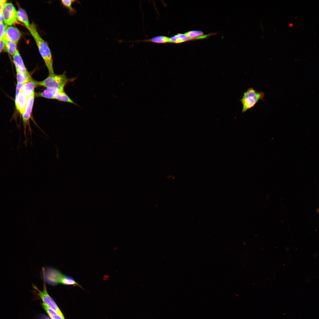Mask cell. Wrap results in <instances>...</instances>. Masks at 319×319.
<instances>
[{"label": "cell", "instance_id": "obj_1", "mask_svg": "<svg viewBox=\"0 0 319 319\" xmlns=\"http://www.w3.org/2000/svg\"><path fill=\"white\" fill-rule=\"evenodd\" d=\"M33 38L39 52L48 70L49 75L55 74L53 67L52 54L48 45L39 33L36 25L32 22L27 28Z\"/></svg>", "mask_w": 319, "mask_h": 319}, {"label": "cell", "instance_id": "obj_2", "mask_svg": "<svg viewBox=\"0 0 319 319\" xmlns=\"http://www.w3.org/2000/svg\"><path fill=\"white\" fill-rule=\"evenodd\" d=\"M264 92L257 91L253 87L249 88L243 93L240 100L242 106V113H245L253 108L260 100H264Z\"/></svg>", "mask_w": 319, "mask_h": 319}, {"label": "cell", "instance_id": "obj_3", "mask_svg": "<svg viewBox=\"0 0 319 319\" xmlns=\"http://www.w3.org/2000/svg\"><path fill=\"white\" fill-rule=\"evenodd\" d=\"M69 81V79L64 74H54L49 75L43 80L38 82V85L47 88L54 87L57 88L58 90L64 91V87Z\"/></svg>", "mask_w": 319, "mask_h": 319}, {"label": "cell", "instance_id": "obj_4", "mask_svg": "<svg viewBox=\"0 0 319 319\" xmlns=\"http://www.w3.org/2000/svg\"><path fill=\"white\" fill-rule=\"evenodd\" d=\"M44 280L43 284V289L42 291L40 290L35 285L33 284V288L36 294L43 301V303L48 307L55 311L59 315L63 318L65 319L63 314L60 310L57 304L48 293L46 282Z\"/></svg>", "mask_w": 319, "mask_h": 319}, {"label": "cell", "instance_id": "obj_5", "mask_svg": "<svg viewBox=\"0 0 319 319\" xmlns=\"http://www.w3.org/2000/svg\"><path fill=\"white\" fill-rule=\"evenodd\" d=\"M42 273L43 280L52 285L60 284L64 274L58 270L50 267H43Z\"/></svg>", "mask_w": 319, "mask_h": 319}, {"label": "cell", "instance_id": "obj_6", "mask_svg": "<svg viewBox=\"0 0 319 319\" xmlns=\"http://www.w3.org/2000/svg\"><path fill=\"white\" fill-rule=\"evenodd\" d=\"M35 94L33 93L28 97L27 102L24 113L22 115L24 126V133L25 137V144H27L26 128L28 125L30 134H31V130L29 125V119L33 107Z\"/></svg>", "mask_w": 319, "mask_h": 319}, {"label": "cell", "instance_id": "obj_7", "mask_svg": "<svg viewBox=\"0 0 319 319\" xmlns=\"http://www.w3.org/2000/svg\"><path fill=\"white\" fill-rule=\"evenodd\" d=\"M3 20L6 25H11L16 21L17 11L11 3H6L3 9Z\"/></svg>", "mask_w": 319, "mask_h": 319}, {"label": "cell", "instance_id": "obj_8", "mask_svg": "<svg viewBox=\"0 0 319 319\" xmlns=\"http://www.w3.org/2000/svg\"><path fill=\"white\" fill-rule=\"evenodd\" d=\"M28 97L27 95L20 91L15 97V104L17 110L22 115L24 113L27 105Z\"/></svg>", "mask_w": 319, "mask_h": 319}, {"label": "cell", "instance_id": "obj_9", "mask_svg": "<svg viewBox=\"0 0 319 319\" xmlns=\"http://www.w3.org/2000/svg\"><path fill=\"white\" fill-rule=\"evenodd\" d=\"M4 37L17 44L20 38L21 34L16 27L6 25Z\"/></svg>", "mask_w": 319, "mask_h": 319}, {"label": "cell", "instance_id": "obj_10", "mask_svg": "<svg viewBox=\"0 0 319 319\" xmlns=\"http://www.w3.org/2000/svg\"><path fill=\"white\" fill-rule=\"evenodd\" d=\"M13 57L17 72L29 73L18 50H17Z\"/></svg>", "mask_w": 319, "mask_h": 319}, {"label": "cell", "instance_id": "obj_11", "mask_svg": "<svg viewBox=\"0 0 319 319\" xmlns=\"http://www.w3.org/2000/svg\"><path fill=\"white\" fill-rule=\"evenodd\" d=\"M39 86L38 82L34 80L32 78L24 84L21 91L29 97L34 92L35 89Z\"/></svg>", "mask_w": 319, "mask_h": 319}, {"label": "cell", "instance_id": "obj_12", "mask_svg": "<svg viewBox=\"0 0 319 319\" xmlns=\"http://www.w3.org/2000/svg\"><path fill=\"white\" fill-rule=\"evenodd\" d=\"M3 39L4 41V49L13 56L17 50V44L9 40L5 37Z\"/></svg>", "mask_w": 319, "mask_h": 319}, {"label": "cell", "instance_id": "obj_13", "mask_svg": "<svg viewBox=\"0 0 319 319\" xmlns=\"http://www.w3.org/2000/svg\"><path fill=\"white\" fill-rule=\"evenodd\" d=\"M58 90L54 87L47 88L42 92L37 93L36 95L38 97L54 99L55 95Z\"/></svg>", "mask_w": 319, "mask_h": 319}, {"label": "cell", "instance_id": "obj_14", "mask_svg": "<svg viewBox=\"0 0 319 319\" xmlns=\"http://www.w3.org/2000/svg\"><path fill=\"white\" fill-rule=\"evenodd\" d=\"M17 19L20 22L23 23L27 28L30 23L27 14L23 9L20 8L17 11Z\"/></svg>", "mask_w": 319, "mask_h": 319}, {"label": "cell", "instance_id": "obj_15", "mask_svg": "<svg viewBox=\"0 0 319 319\" xmlns=\"http://www.w3.org/2000/svg\"><path fill=\"white\" fill-rule=\"evenodd\" d=\"M60 284L66 285L78 286L82 289H83L80 284L75 281L73 278L69 275L63 274L61 279Z\"/></svg>", "mask_w": 319, "mask_h": 319}, {"label": "cell", "instance_id": "obj_16", "mask_svg": "<svg viewBox=\"0 0 319 319\" xmlns=\"http://www.w3.org/2000/svg\"><path fill=\"white\" fill-rule=\"evenodd\" d=\"M170 43H180L192 40L185 34L178 33L169 38Z\"/></svg>", "mask_w": 319, "mask_h": 319}, {"label": "cell", "instance_id": "obj_17", "mask_svg": "<svg viewBox=\"0 0 319 319\" xmlns=\"http://www.w3.org/2000/svg\"><path fill=\"white\" fill-rule=\"evenodd\" d=\"M184 34L192 40L206 38L208 36L204 35L202 31L199 30L190 31Z\"/></svg>", "mask_w": 319, "mask_h": 319}, {"label": "cell", "instance_id": "obj_18", "mask_svg": "<svg viewBox=\"0 0 319 319\" xmlns=\"http://www.w3.org/2000/svg\"><path fill=\"white\" fill-rule=\"evenodd\" d=\"M54 99L60 101L75 104L74 102L64 91L58 90L55 95Z\"/></svg>", "mask_w": 319, "mask_h": 319}, {"label": "cell", "instance_id": "obj_19", "mask_svg": "<svg viewBox=\"0 0 319 319\" xmlns=\"http://www.w3.org/2000/svg\"><path fill=\"white\" fill-rule=\"evenodd\" d=\"M144 42H150L157 43H170L169 38L164 36H158L151 39L141 40Z\"/></svg>", "mask_w": 319, "mask_h": 319}, {"label": "cell", "instance_id": "obj_20", "mask_svg": "<svg viewBox=\"0 0 319 319\" xmlns=\"http://www.w3.org/2000/svg\"><path fill=\"white\" fill-rule=\"evenodd\" d=\"M29 73L17 72V83L25 84L31 78Z\"/></svg>", "mask_w": 319, "mask_h": 319}, {"label": "cell", "instance_id": "obj_21", "mask_svg": "<svg viewBox=\"0 0 319 319\" xmlns=\"http://www.w3.org/2000/svg\"><path fill=\"white\" fill-rule=\"evenodd\" d=\"M42 305L51 319H64L57 313L48 307L44 303H43Z\"/></svg>", "mask_w": 319, "mask_h": 319}, {"label": "cell", "instance_id": "obj_22", "mask_svg": "<svg viewBox=\"0 0 319 319\" xmlns=\"http://www.w3.org/2000/svg\"><path fill=\"white\" fill-rule=\"evenodd\" d=\"M62 5L64 7L67 9L69 12L71 14H73L76 12L75 9L72 6V4L76 1L75 0H62L61 1Z\"/></svg>", "mask_w": 319, "mask_h": 319}, {"label": "cell", "instance_id": "obj_23", "mask_svg": "<svg viewBox=\"0 0 319 319\" xmlns=\"http://www.w3.org/2000/svg\"><path fill=\"white\" fill-rule=\"evenodd\" d=\"M6 26L3 22L0 21V39H3L5 36Z\"/></svg>", "mask_w": 319, "mask_h": 319}, {"label": "cell", "instance_id": "obj_24", "mask_svg": "<svg viewBox=\"0 0 319 319\" xmlns=\"http://www.w3.org/2000/svg\"><path fill=\"white\" fill-rule=\"evenodd\" d=\"M24 84L22 83H17L16 87V96L20 92Z\"/></svg>", "mask_w": 319, "mask_h": 319}, {"label": "cell", "instance_id": "obj_25", "mask_svg": "<svg viewBox=\"0 0 319 319\" xmlns=\"http://www.w3.org/2000/svg\"><path fill=\"white\" fill-rule=\"evenodd\" d=\"M4 46V41L3 39H0V53Z\"/></svg>", "mask_w": 319, "mask_h": 319}, {"label": "cell", "instance_id": "obj_26", "mask_svg": "<svg viewBox=\"0 0 319 319\" xmlns=\"http://www.w3.org/2000/svg\"><path fill=\"white\" fill-rule=\"evenodd\" d=\"M3 9H0V21H3Z\"/></svg>", "mask_w": 319, "mask_h": 319}]
</instances>
